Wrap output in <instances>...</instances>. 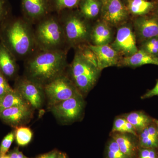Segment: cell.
Returning a JSON list of instances; mask_svg holds the SVG:
<instances>
[{
	"mask_svg": "<svg viewBox=\"0 0 158 158\" xmlns=\"http://www.w3.org/2000/svg\"><path fill=\"white\" fill-rule=\"evenodd\" d=\"M66 64V55L62 51L45 50L28 62V79L40 85H45L62 75Z\"/></svg>",
	"mask_w": 158,
	"mask_h": 158,
	"instance_id": "6da1fadb",
	"label": "cell"
},
{
	"mask_svg": "<svg viewBox=\"0 0 158 158\" xmlns=\"http://www.w3.org/2000/svg\"><path fill=\"white\" fill-rule=\"evenodd\" d=\"M0 40L15 58L28 54L34 45L30 29L22 19L9 18L0 33Z\"/></svg>",
	"mask_w": 158,
	"mask_h": 158,
	"instance_id": "7a4b0ae2",
	"label": "cell"
},
{
	"mask_svg": "<svg viewBox=\"0 0 158 158\" xmlns=\"http://www.w3.org/2000/svg\"><path fill=\"white\" fill-rule=\"evenodd\" d=\"M70 70L73 82L79 91L85 93L93 88L101 71L81 51H78L75 55Z\"/></svg>",
	"mask_w": 158,
	"mask_h": 158,
	"instance_id": "3957f363",
	"label": "cell"
},
{
	"mask_svg": "<svg viewBox=\"0 0 158 158\" xmlns=\"http://www.w3.org/2000/svg\"><path fill=\"white\" fill-rule=\"evenodd\" d=\"M44 91L51 107L80 93L73 81L62 75L44 85Z\"/></svg>",
	"mask_w": 158,
	"mask_h": 158,
	"instance_id": "277c9868",
	"label": "cell"
},
{
	"mask_svg": "<svg viewBox=\"0 0 158 158\" xmlns=\"http://www.w3.org/2000/svg\"><path fill=\"white\" fill-rule=\"evenodd\" d=\"M37 37L39 43L46 50H58L64 38V30L58 21L53 19L46 20L38 26Z\"/></svg>",
	"mask_w": 158,
	"mask_h": 158,
	"instance_id": "5b68a950",
	"label": "cell"
},
{
	"mask_svg": "<svg viewBox=\"0 0 158 158\" xmlns=\"http://www.w3.org/2000/svg\"><path fill=\"white\" fill-rule=\"evenodd\" d=\"M84 107L81 94L51 107L53 114L60 121L70 123L80 118Z\"/></svg>",
	"mask_w": 158,
	"mask_h": 158,
	"instance_id": "8992f818",
	"label": "cell"
},
{
	"mask_svg": "<svg viewBox=\"0 0 158 158\" xmlns=\"http://www.w3.org/2000/svg\"><path fill=\"white\" fill-rule=\"evenodd\" d=\"M91 30L84 19L80 15H74L66 19L64 32L69 42L73 45H78L90 38Z\"/></svg>",
	"mask_w": 158,
	"mask_h": 158,
	"instance_id": "52a82bcc",
	"label": "cell"
},
{
	"mask_svg": "<svg viewBox=\"0 0 158 158\" xmlns=\"http://www.w3.org/2000/svg\"><path fill=\"white\" fill-rule=\"evenodd\" d=\"M137 38L132 27L125 23L118 27L111 46L120 55L128 56L138 51Z\"/></svg>",
	"mask_w": 158,
	"mask_h": 158,
	"instance_id": "ba28073f",
	"label": "cell"
},
{
	"mask_svg": "<svg viewBox=\"0 0 158 158\" xmlns=\"http://www.w3.org/2000/svg\"><path fill=\"white\" fill-rule=\"evenodd\" d=\"M127 8L121 0H105L102 2V20L111 27H119L128 18Z\"/></svg>",
	"mask_w": 158,
	"mask_h": 158,
	"instance_id": "9c48e42d",
	"label": "cell"
},
{
	"mask_svg": "<svg viewBox=\"0 0 158 158\" xmlns=\"http://www.w3.org/2000/svg\"><path fill=\"white\" fill-rule=\"evenodd\" d=\"M15 89L32 108L38 109L41 107L44 100L43 90L41 85L30 79H23L18 82Z\"/></svg>",
	"mask_w": 158,
	"mask_h": 158,
	"instance_id": "30bf717a",
	"label": "cell"
},
{
	"mask_svg": "<svg viewBox=\"0 0 158 158\" xmlns=\"http://www.w3.org/2000/svg\"><path fill=\"white\" fill-rule=\"evenodd\" d=\"M133 26L136 38L141 43L158 36V17L155 15L138 16Z\"/></svg>",
	"mask_w": 158,
	"mask_h": 158,
	"instance_id": "8fae6325",
	"label": "cell"
},
{
	"mask_svg": "<svg viewBox=\"0 0 158 158\" xmlns=\"http://www.w3.org/2000/svg\"><path fill=\"white\" fill-rule=\"evenodd\" d=\"M30 105H20L0 111V118L9 125L17 127L28 123L33 116Z\"/></svg>",
	"mask_w": 158,
	"mask_h": 158,
	"instance_id": "7c38bea8",
	"label": "cell"
},
{
	"mask_svg": "<svg viewBox=\"0 0 158 158\" xmlns=\"http://www.w3.org/2000/svg\"><path fill=\"white\" fill-rule=\"evenodd\" d=\"M88 47L95 55L100 70L119 64L120 55L111 45H90Z\"/></svg>",
	"mask_w": 158,
	"mask_h": 158,
	"instance_id": "4fadbf2b",
	"label": "cell"
},
{
	"mask_svg": "<svg viewBox=\"0 0 158 158\" xmlns=\"http://www.w3.org/2000/svg\"><path fill=\"white\" fill-rule=\"evenodd\" d=\"M119 64L123 66L131 67H140L148 64L158 66V57L139 49L133 55L123 57L120 60Z\"/></svg>",
	"mask_w": 158,
	"mask_h": 158,
	"instance_id": "5bb4252c",
	"label": "cell"
},
{
	"mask_svg": "<svg viewBox=\"0 0 158 158\" xmlns=\"http://www.w3.org/2000/svg\"><path fill=\"white\" fill-rule=\"evenodd\" d=\"M16 58L0 40V72L9 78L13 77L17 71Z\"/></svg>",
	"mask_w": 158,
	"mask_h": 158,
	"instance_id": "9a60e30c",
	"label": "cell"
},
{
	"mask_svg": "<svg viewBox=\"0 0 158 158\" xmlns=\"http://www.w3.org/2000/svg\"><path fill=\"white\" fill-rule=\"evenodd\" d=\"M112 27L102 20L96 23L90 32V39L93 45H107L112 42L113 36Z\"/></svg>",
	"mask_w": 158,
	"mask_h": 158,
	"instance_id": "2e32d148",
	"label": "cell"
},
{
	"mask_svg": "<svg viewBox=\"0 0 158 158\" xmlns=\"http://www.w3.org/2000/svg\"><path fill=\"white\" fill-rule=\"evenodd\" d=\"M21 3L23 11L32 19L42 17L48 11V0H21Z\"/></svg>",
	"mask_w": 158,
	"mask_h": 158,
	"instance_id": "e0dca14e",
	"label": "cell"
},
{
	"mask_svg": "<svg viewBox=\"0 0 158 158\" xmlns=\"http://www.w3.org/2000/svg\"><path fill=\"white\" fill-rule=\"evenodd\" d=\"M139 143L142 148H158V134L156 126L153 122L139 133Z\"/></svg>",
	"mask_w": 158,
	"mask_h": 158,
	"instance_id": "ac0fdd59",
	"label": "cell"
},
{
	"mask_svg": "<svg viewBox=\"0 0 158 158\" xmlns=\"http://www.w3.org/2000/svg\"><path fill=\"white\" fill-rule=\"evenodd\" d=\"M124 118L134 127L137 133L141 132L153 122V118L142 111L132 112L126 114Z\"/></svg>",
	"mask_w": 158,
	"mask_h": 158,
	"instance_id": "d6986e66",
	"label": "cell"
},
{
	"mask_svg": "<svg viewBox=\"0 0 158 158\" xmlns=\"http://www.w3.org/2000/svg\"><path fill=\"white\" fill-rule=\"evenodd\" d=\"M156 4L148 0H128L129 13L137 16H143L153 11Z\"/></svg>",
	"mask_w": 158,
	"mask_h": 158,
	"instance_id": "ffe728a7",
	"label": "cell"
},
{
	"mask_svg": "<svg viewBox=\"0 0 158 158\" xmlns=\"http://www.w3.org/2000/svg\"><path fill=\"white\" fill-rule=\"evenodd\" d=\"M24 105L30 104L15 89L10 90L0 98V111L7 108Z\"/></svg>",
	"mask_w": 158,
	"mask_h": 158,
	"instance_id": "44dd1931",
	"label": "cell"
},
{
	"mask_svg": "<svg viewBox=\"0 0 158 158\" xmlns=\"http://www.w3.org/2000/svg\"><path fill=\"white\" fill-rule=\"evenodd\" d=\"M115 133L113 139L118 144L122 152L129 158L132 157L135 153V146L132 139L126 133Z\"/></svg>",
	"mask_w": 158,
	"mask_h": 158,
	"instance_id": "7402d4cb",
	"label": "cell"
},
{
	"mask_svg": "<svg viewBox=\"0 0 158 158\" xmlns=\"http://www.w3.org/2000/svg\"><path fill=\"white\" fill-rule=\"evenodd\" d=\"M102 2L99 0H81L80 3L82 16L88 19L96 18L101 11Z\"/></svg>",
	"mask_w": 158,
	"mask_h": 158,
	"instance_id": "603a6c76",
	"label": "cell"
},
{
	"mask_svg": "<svg viewBox=\"0 0 158 158\" xmlns=\"http://www.w3.org/2000/svg\"><path fill=\"white\" fill-rule=\"evenodd\" d=\"M15 137L18 144L25 146L31 142L33 137V132L30 128L20 126L16 127Z\"/></svg>",
	"mask_w": 158,
	"mask_h": 158,
	"instance_id": "cb8c5ba5",
	"label": "cell"
},
{
	"mask_svg": "<svg viewBox=\"0 0 158 158\" xmlns=\"http://www.w3.org/2000/svg\"><path fill=\"white\" fill-rule=\"evenodd\" d=\"M113 133H129L137 136L135 128L125 118H116L113 123L112 129Z\"/></svg>",
	"mask_w": 158,
	"mask_h": 158,
	"instance_id": "d4e9b609",
	"label": "cell"
},
{
	"mask_svg": "<svg viewBox=\"0 0 158 158\" xmlns=\"http://www.w3.org/2000/svg\"><path fill=\"white\" fill-rule=\"evenodd\" d=\"M140 49L152 56L158 57V36L141 42Z\"/></svg>",
	"mask_w": 158,
	"mask_h": 158,
	"instance_id": "484cf974",
	"label": "cell"
},
{
	"mask_svg": "<svg viewBox=\"0 0 158 158\" xmlns=\"http://www.w3.org/2000/svg\"><path fill=\"white\" fill-rule=\"evenodd\" d=\"M10 7L9 0H0V33L10 16Z\"/></svg>",
	"mask_w": 158,
	"mask_h": 158,
	"instance_id": "4316f807",
	"label": "cell"
},
{
	"mask_svg": "<svg viewBox=\"0 0 158 158\" xmlns=\"http://www.w3.org/2000/svg\"><path fill=\"white\" fill-rule=\"evenodd\" d=\"M108 158H129L122 152L118 144L113 139L108 146Z\"/></svg>",
	"mask_w": 158,
	"mask_h": 158,
	"instance_id": "83f0119b",
	"label": "cell"
},
{
	"mask_svg": "<svg viewBox=\"0 0 158 158\" xmlns=\"http://www.w3.org/2000/svg\"><path fill=\"white\" fill-rule=\"evenodd\" d=\"M15 138V133L13 132H11L4 137L0 145V157L6 155Z\"/></svg>",
	"mask_w": 158,
	"mask_h": 158,
	"instance_id": "f1b7e54d",
	"label": "cell"
},
{
	"mask_svg": "<svg viewBox=\"0 0 158 158\" xmlns=\"http://www.w3.org/2000/svg\"><path fill=\"white\" fill-rule=\"evenodd\" d=\"M81 0H54L55 6L58 10L71 9L80 4Z\"/></svg>",
	"mask_w": 158,
	"mask_h": 158,
	"instance_id": "f546056e",
	"label": "cell"
},
{
	"mask_svg": "<svg viewBox=\"0 0 158 158\" xmlns=\"http://www.w3.org/2000/svg\"><path fill=\"white\" fill-rule=\"evenodd\" d=\"M12 89L6 77L0 72V98Z\"/></svg>",
	"mask_w": 158,
	"mask_h": 158,
	"instance_id": "4dcf8cb0",
	"label": "cell"
},
{
	"mask_svg": "<svg viewBox=\"0 0 158 158\" xmlns=\"http://www.w3.org/2000/svg\"><path fill=\"white\" fill-rule=\"evenodd\" d=\"M140 158H158L155 148H142L140 151Z\"/></svg>",
	"mask_w": 158,
	"mask_h": 158,
	"instance_id": "1f68e13d",
	"label": "cell"
},
{
	"mask_svg": "<svg viewBox=\"0 0 158 158\" xmlns=\"http://www.w3.org/2000/svg\"><path fill=\"white\" fill-rule=\"evenodd\" d=\"M155 96H158V80L157 81L155 87L151 90H148L146 93L144 94L141 97V98H148Z\"/></svg>",
	"mask_w": 158,
	"mask_h": 158,
	"instance_id": "d6a6232c",
	"label": "cell"
},
{
	"mask_svg": "<svg viewBox=\"0 0 158 158\" xmlns=\"http://www.w3.org/2000/svg\"><path fill=\"white\" fill-rule=\"evenodd\" d=\"M10 158H30L25 156L18 148H15L9 155Z\"/></svg>",
	"mask_w": 158,
	"mask_h": 158,
	"instance_id": "836d02e7",
	"label": "cell"
},
{
	"mask_svg": "<svg viewBox=\"0 0 158 158\" xmlns=\"http://www.w3.org/2000/svg\"><path fill=\"white\" fill-rule=\"evenodd\" d=\"M59 152L57 151H52L47 153L40 155L37 157V158H58Z\"/></svg>",
	"mask_w": 158,
	"mask_h": 158,
	"instance_id": "e575fe53",
	"label": "cell"
},
{
	"mask_svg": "<svg viewBox=\"0 0 158 158\" xmlns=\"http://www.w3.org/2000/svg\"><path fill=\"white\" fill-rule=\"evenodd\" d=\"M153 14L155 15L158 17V4H156L155 8L153 10Z\"/></svg>",
	"mask_w": 158,
	"mask_h": 158,
	"instance_id": "d590c367",
	"label": "cell"
},
{
	"mask_svg": "<svg viewBox=\"0 0 158 158\" xmlns=\"http://www.w3.org/2000/svg\"><path fill=\"white\" fill-rule=\"evenodd\" d=\"M58 158H68V157L64 153L59 152Z\"/></svg>",
	"mask_w": 158,
	"mask_h": 158,
	"instance_id": "8d00e7d4",
	"label": "cell"
},
{
	"mask_svg": "<svg viewBox=\"0 0 158 158\" xmlns=\"http://www.w3.org/2000/svg\"><path fill=\"white\" fill-rule=\"evenodd\" d=\"M153 122L155 123L156 126L158 134V119H155V118H153Z\"/></svg>",
	"mask_w": 158,
	"mask_h": 158,
	"instance_id": "74e56055",
	"label": "cell"
},
{
	"mask_svg": "<svg viewBox=\"0 0 158 158\" xmlns=\"http://www.w3.org/2000/svg\"><path fill=\"white\" fill-rule=\"evenodd\" d=\"M0 158H10L9 155H5L3 156L0 157Z\"/></svg>",
	"mask_w": 158,
	"mask_h": 158,
	"instance_id": "f35d334b",
	"label": "cell"
},
{
	"mask_svg": "<svg viewBox=\"0 0 158 158\" xmlns=\"http://www.w3.org/2000/svg\"><path fill=\"white\" fill-rule=\"evenodd\" d=\"M99 1H101L102 2H103V1H104L105 0H99Z\"/></svg>",
	"mask_w": 158,
	"mask_h": 158,
	"instance_id": "ab89813d",
	"label": "cell"
},
{
	"mask_svg": "<svg viewBox=\"0 0 158 158\" xmlns=\"http://www.w3.org/2000/svg\"></svg>",
	"mask_w": 158,
	"mask_h": 158,
	"instance_id": "60d3db41",
	"label": "cell"
}]
</instances>
